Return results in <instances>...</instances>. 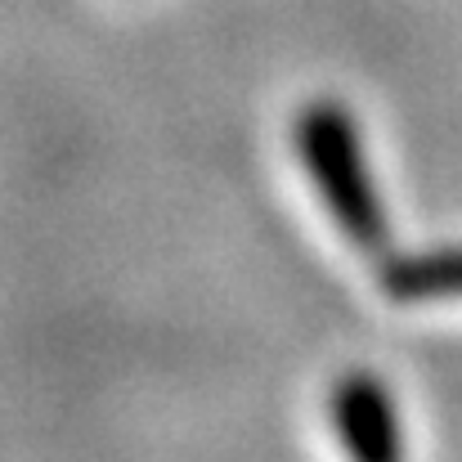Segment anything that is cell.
<instances>
[{
	"label": "cell",
	"mask_w": 462,
	"mask_h": 462,
	"mask_svg": "<svg viewBox=\"0 0 462 462\" xmlns=\"http://www.w3.org/2000/svg\"><path fill=\"white\" fill-rule=\"evenodd\" d=\"M332 422L350 462H404V431L395 404L373 373H346L337 382Z\"/></svg>",
	"instance_id": "2"
},
{
	"label": "cell",
	"mask_w": 462,
	"mask_h": 462,
	"mask_svg": "<svg viewBox=\"0 0 462 462\" xmlns=\"http://www.w3.org/2000/svg\"><path fill=\"white\" fill-rule=\"evenodd\" d=\"M386 292L400 301L462 297V252H436V256H413V261L386 265Z\"/></svg>",
	"instance_id": "3"
},
{
	"label": "cell",
	"mask_w": 462,
	"mask_h": 462,
	"mask_svg": "<svg viewBox=\"0 0 462 462\" xmlns=\"http://www.w3.org/2000/svg\"><path fill=\"white\" fill-rule=\"evenodd\" d=\"M297 144H301V162H306L310 180H314L319 198L328 202L332 220L341 225V234L359 252H382L386 247V216H382V198L368 180L364 144H359L350 113L328 104V99L310 104L297 122Z\"/></svg>",
	"instance_id": "1"
}]
</instances>
